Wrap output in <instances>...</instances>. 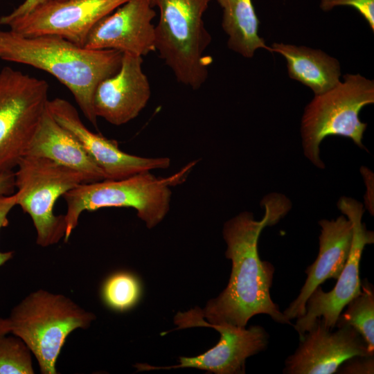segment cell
Returning <instances> with one entry per match:
<instances>
[{
	"label": "cell",
	"mask_w": 374,
	"mask_h": 374,
	"mask_svg": "<svg viewBox=\"0 0 374 374\" xmlns=\"http://www.w3.org/2000/svg\"><path fill=\"white\" fill-rule=\"evenodd\" d=\"M261 204L265 207L262 220H256L251 213L244 211L224 225L225 255L231 260L232 268L226 287L201 310L203 318L210 324L243 328L252 317L264 314L275 322L292 325L270 296L274 267L261 260L258 252L263 229L280 220L290 211L291 203L284 195L271 193Z\"/></svg>",
	"instance_id": "obj_1"
},
{
	"label": "cell",
	"mask_w": 374,
	"mask_h": 374,
	"mask_svg": "<svg viewBox=\"0 0 374 374\" xmlns=\"http://www.w3.org/2000/svg\"><path fill=\"white\" fill-rule=\"evenodd\" d=\"M123 53L91 49L62 37H25L0 31V58L27 64L53 75L72 93L84 117L98 128L93 94L98 84L119 70Z\"/></svg>",
	"instance_id": "obj_2"
},
{
	"label": "cell",
	"mask_w": 374,
	"mask_h": 374,
	"mask_svg": "<svg viewBox=\"0 0 374 374\" xmlns=\"http://www.w3.org/2000/svg\"><path fill=\"white\" fill-rule=\"evenodd\" d=\"M195 161L168 177H158L145 171L121 179H104L81 184L65 193L64 215L67 242L84 211L107 207L133 208L148 228L158 224L170 208L171 186L181 184Z\"/></svg>",
	"instance_id": "obj_3"
},
{
	"label": "cell",
	"mask_w": 374,
	"mask_h": 374,
	"mask_svg": "<svg viewBox=\"0 0 374 374\" xmlns=\"http://www.w3.org/2000/svg\"><path fill=\"white\" fill-rule=\"evenodd\" d=\"M95 319L94 314L70 298L40 289L16 305L4 321L9 332L29 348L40 373L56 374V362L68 336L87 329Z\"/></svg>",
	"instance_id": "obj_4"
},
{
	"label": "cell",
	"mask_w": 374,
	"mask_h": 374,
	"mask_svg": "<svg viewBox=\"0 0 374 374\" xmlns=\"http://www.w3.org/2000/svg\"><path fill=\"white\" fill-rule=\"evenodd\" d=\"M213 0H150L160 12L155 29L156 51L177 80L193 89L200 88L212 62L205 51L211 36L203 16Z\"/></svg>",
	"instance_id": "obj_5"
},
{
	"label": "cell",
	"mask_w": 374,
	"mask_h": 374,
	"mask_svg": "<svg viewBox=\"0 0 374 374\" xmlns=\"http://www.w3.org/2000/svg\"><path fill=\"white\" fill-rule=\"evenodd\" d=\"M343 78L332 89L314 95L301 118L304 154L319 168L325 167L319 145L328 136L349 138L365 149L362 139L367 124L359 114L364 107L374 103V81L359 73H347Z\"/></svg>",
	"instance_id": "obj_6"
},
{
	"label": "cell",
	"mask_w": 374,
	"mask_h": 374,
	"mask_svg": "<svg viewBox=\"0 0 374 374\" xmlns=\"http://www.w3.org/2000/svg\"><path fill=\"white\" fill-rule=\"evenodd\" d=\"M15 172L17 205L31 217L36 243L47 247L65 237L64 215H56L57 199L77 186L88 183L80 172L44 157L24 155Z\"/></svg>",
	"instance_id": "obj_7"
},
{
	"label": "cell",
	"mask_w": 374,
	"mask_h": 374,
	"mask_svg": "<svg viewBox=\"0 0 374 374\" xmlns=\"http://www.w3.org/2000/svg\"><path fill=\"white\" fill-rule=\"evenodd\" d=\"M49 86L11 67L0 71V175L13 171L47 108Z\"/></svg>",
	"instance_id": "obj_8"
},
{
	"label": "cell",
	"mask_w": 374,
	"mask_h": 374,
	"mask_svg": "<svg viewBox=\"0 0 374 374\" xmlns=\"http://www.w3.org/2000/svg\"><path fill=\"white\" fill-rule=\"evenodd\" d=\"M337 206L353 224L349 256L334 288L326 292L319 286L308 297L305 314L298 317L294 325L299 339L319 318L326 327L332 330L344 308L361 292L360 260L364 247L374 242V234L362 222L364 211L362 204L353 198L343 197L339 199Z\"/></svg>",
	"instance_id": "obj_9"
},
{
	"label": "cell",
	"mask_w": 374,
	"mask_h": 374,
	"mask_svg": "<svg viewBox=\"0 0 374 374\" xmlns=\"http://www.w3.org/2000/svg\"><path fill=\"white\" fill-rule=\"evenodd\" d=\"M175 323L178 329L213 328L220 334V341L213 348L197 357H180L178 365L157 367L138 364L135 367L139 371L190 367L217 374L244 373L246 359L265 350L268 344V335L262 326H252L246 329L229 324H210L204 319L198 308L177 313Z\"/></svg>",
	"instance_id": "obj_10"
},
{
	"label": "cell",
	"mask_w": 374,
	"mask_h": 374,
	"mask_svg": "<svg viewBox=\"0 0 374 374\" xmlns=\"http://www.w3.org/2000/svg\"><path fill=\"white\" fill-rule=\"evenodd\" d=\"M128 0H51L0 24L25 37L55 35L84 46L94 25Z\"/></svg>",
	"instance_id": "obj_11"
},
{
	"label": "cell",
	"mask_w": 374,
	"mask_h": 374,
	"mask_svg": "<svg viewBox=\"0 0 374 374\" xmlns=\"http://www.w3.org/2000/svg\"><path fill=\"white\" fill-rule=\"evenodd\" d=\"M317 319L299 339L296 351L285 361L287 374H332L346 360L355 356L373 355L359 333L341 326L332 332Z\"/></svg>",
	"instance_id": "obj_12"
},
{
	"label": "cell",
	"mask_w": 374,
	"mask_h": 374,
	"mask_svg": "<svg viewBox=\"0 0 374 374\" xmlns=\"http://www.w3.org/2000/svg\"><path fill=\"white\" fill-rule=\"evenodd\" d=\"M47 109L54 119L80 142L91 159L105 172L107 179H121L133 175L170 166L168 157L145 158L122 151L118 143L89 130L78 110L65 99L49 100Z\"/></svg>",
	"instance_id": "obj_13"
},
{
	"label": "cell",
	"mask_w": 374,
	"mask_h": 374,
	"mask_svg": "<svg viewBox=\"0 0 374 374\" xmlns=\"http://www.w3.org/2000/svg\"><path fill=\"white\" fill-rule=\"evenodd\" d=\"M150 0H128L99 20L90 30L84 47L113 49L145 56L156 51V12Z\"/></svg>",
	"instance_id": "obj_14"
},
{
	"label": "cell",
	"mask_w": 374,
	"mask_h": 374,
	"mask_svg": "<svg viewBox=\"0 0 374 374\" xmlns=\"http://www.w3.org/2000/svg\"><path fill=\"white\" fill-rule=\"evenodd\" d=\"M142 63L143 57L123 53L118 72L101 81L95 90L93 103L98 118L119 126L135 118L145 107L151 89Z\"/></svg>",
	"instance_id": "obj_15"
},
{
	"label": "cell",
	"mask_w": 374,
	"mask_h": 374,
	"mask_svg": "<svg viewBox=\"0 0 374 374\" xmlns=\"http://www.w3.org/2000/svg\"><path fill=\"white\" fill-rule=\"evenodd\" d=\"M319 224V254L305 270L308 276L298 296L283 312L289 320L305 314L306 301L312 292L325 280H337L349 256L353 235L351 221L341 215L335 220H321Z\"/></svg>",
	"instance_id": "obj_16"
},
{
	"label": "cell",
	"mask_w": 374,
	"mask_h": 374,
	"mask_svg": "<svg viewBox=\"0 0 374 374\" xmlns=\"http://www.w3.org/2000/svg\"><path fill=\"white\" fill-rule=\"evenodd\" d=\"M25 155L44 157L82 173L89 182L107 179L78 139L46 108Z\"/></svg>",
	"instance_id": "obj_17"
},
{
	"label": "cell",
	"mask_w": 374,
	"mask_h": 374,
	"mask_svg": "<svg viewBox=\"0 0 374 374\" xmlns=\"http://www.w3.org/2000/svg\"><path fill=\"white\" fill-rule=\"evenodd\" d=\"M271 53L281 55L286 60L290 78L309 87L314 95L336 86L341 80L339 62L321 49L274 42Z\"/></svg>",
	"instance_id": "obj_18"
},
{
	"label": "cell",
	"mask_w": 374,
	"mask_h": 374,
	"mask_svg": "<svg viewBox=\"0 0 374 374\" xmlns=\"http://www.w3.org/2000/svg\"><path fill=\"white\" fill-rule=\"evenodd\" d=\"M222 9V27L228 36L229 48L251 58L260 48L271 52L258 35L260 21L251 0H217Z\"/></svg>",
	"instance_id": "obj_19"
},
{
	"label": "cell",
	"mask_w": 374,
	"mask_h": 374,
	"mask_svg": "<svg viewBox=\"0 0 374 374\" xmlns=\"http://www.w3.org/2000/svg\"><path fill=\"white\" fill-rule=\"evenodd\" d=\"M339 314L335 327L350 326L354 328L374 353V289L367 279L361 283V292L347 305Z\"/></svg>",
	"instance_id": "obj_20"
},
{
	"label": "cell",
	"mask_w": 374,
	"mask_h": 374,
	"mask_svg": "<svg viewBox=\"0 0 374 374\" xmlns=\"http://www.w3.org/2000/svg\"><path fill=\"white\" fill-rule=\"evenodd\" d=\"M32 353L24 341L9 332L0 317V374L35 373Z\"/></svg>",
	"instance_id": "obj_21"
},
{
	"label": "cell",
	"mask_w": 374,
	"mask_h": 374,
	"mask_svg": "<svg viewBox=\"0 0 374 374\" xmlns=\"http://www.w3.org/2000/svg\"><path fill=\"white\" fill-rule=\"evenodd\" d=\"M141 287L137 278L127 271H118L103 283L101 296L103 302L116 311H125L138 301Z\"/></svg>",
	"instance_id": "obj_22"
},
{
	"label": "cell",
	"mask_w": 374,
	"mask_h": 374,
	"mask_svg": "<svg viewBox=\"0 0 374 374\" xmlns=\"http://www.w3.org/2000/svg\"><path fill=\"white\" fill-rule=\"evenodd\" d=\"M339 6L355 9L374 31V0H320L319 7L323 11L328 12Z\"/></svg>",
	"instance_id": "obj_23"
},
{
	"label": "cell",
	"mask_w": 374,
	"mask_h": 374,
	"mask_svg": "<svg viewBox=\"0 0 374 374\" xmlns=\"http://www.w3.org/2000/svg\"><path fill=\"white\" fill-rule=\"evenodd\" d=\"M337 373L342 374L374 373V355L355 356L344 362Z\"/></svg>",
	"instance_id": "obj_24"
},
{
	"label": "cell",
	"mask_w": 374,
	"mask_h": 374,
	"mask_svg": "<svg viewBox=\"0 0 374 374\" xmlns=\"http://www.w3.org/2000/svg\"><path fill=\"white\" fill-rule=\"evenodd\" d=\"M17 205L16 194L0 195V230L8 225V216L12 208ZM14 255L13 251H0V267L10 260Z\"/></svg>",
	"instance_id": "obj_25"
},
{
	"label": "cell",
	"mask_w": 374,
	"mask_h": 374,
	"mask_svg": "<svg viewBox=\"0 0 374 374\" xmlns=\"http://www.w3.org/2000/svg\"><path fill=\"white\" fill-rule=\"evenodd\" d=\"M51 0H25L21 5L15 8L11 13L5 15L8 18H14L24 15L38 6Z\"/></svg>",
	"instance_id": "obj_26"
},
{
	"label": "cell",
	"mask_w": 374,
	"mask_h": 374,
	"mask_svg": "<svg viewBox=\"0 0 374 374\" xmlns=\"http://www.w3.org/2000/svg\"><path fill=\"white\" fill-rule=\"evenodd\" d=\"M15 189L14 171L0 175V195L13 194Z\"/></svg>",
	"instance_id": "obj_27"
}]
</instances>
